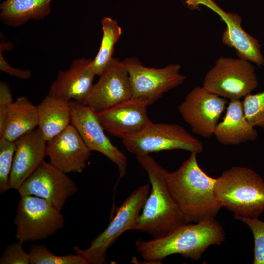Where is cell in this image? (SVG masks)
<instances>
[{
  "mask_svg": "<svg viewBox=\"0 0 264 264\" xmlns=\"http://www.w3.org/2000/svg\"><path fill=\"white\" fill-rule=\"evenodd\" d=\"M150 187L146 183L133 190L117 209L106 228L91 242L89 246L82 249L75 246V253L83 257L88 264L104 263L108 249L123 233L132 230L149 194Z\"/></svg>",
  "mask_w": 264,
  "mask_h": 264,
  "instance_id": "obj_5",
  "label": "cell"
},
{
  "mask_svg": "<svg viewBox=\"0 0 264 264\" xmlns=\"http://www.w3.org/2000/svg\"><path fill=\"white\" fill-rule=\"evenodd\" d=\"M70 106L71 124L77 130L91 152L102 154L117 166L119 180L127 172L126 155L106 135L96 112L92 108L74 100L70 101Z\"/></svg>",
  "mask_w": 264,
  "mask_h": 264,
  "instance_id": "obj_10",
  "label": "cell"
},
{
  "mask_svg": "<svg viewBox=\"0 0 264 264\" xmlns=\"http://www.w3.org/2000/svg\"><path fill=\"white\" fill-rule=\"evenodd\" d=\"M147 106L146 103L132 98L96 113L106 131L123 139L152 122L147 114Z\"/></svg>",
  "mask_w": 264,
  "mask_h": 264,
  "instance_id": "obj_16",
  "label": "cell"
},
{
  "mask_svg": "<svg viewBox=\"0 0 264 264\" xmlns=\"http://www.w3.org/2000/svg\"><path fill=\"white\" fill-rule=\"evenodd\" d=\"M122 62L129 75L132 98L143 101L148 106L180 86L186 79L180 73L181 66L178 64L156 68L144 66L135 57H127Z\"/></svg>",
  "mask_w": 264,
  "mask_h": 264,
  "instance_id": "obj_9",
  "label": "cell"
},
{
  "mask_svg": "<svg viewBox=\"0 0 264 264\" xmlns=\"http://www.w3.org/2000/svg\"><path fill=\"white\" fill-rule=\"evenodd\" d=\"M197 154L191 153L176 170L166 175L169 191L187 223L214 218L222 208L215 193L216 178L201 169Z\"/></svg>",
  "mask_w": 264,
  "mask_h": 264,
  "instance_id": "obj_1",
  "label": "cell"
},
{
  "mask_svg": "<svg viewBox=\"0 0 264 264\" xmlns=\"http://www.w3.org/2000/svg\"><path fill=\"white\" fill-rule=\"evenodd\" d=\"M15 237L22 243L45 240L64 226L65 219L46 200L34 196H21L14 219Z\"/></svg>",
  "mask_w": 264,
  "mask_h": 264,
  "instance_id": "obj_8",
  "label": "cell"
},
{
  "mask_svg": "<svg viewBox=\"0 0 264 264\" xmlns=\"http://www.w3.org/2000/svg\"><path fill=\"white\" fill-rule=\"evenodd\" d=\"M37 108L38 128L47 141L71 124L70 101L48 94L37 105Z\"/></svg>",
  "mask_w": 264,
  "mask_h": 264,
  "instance_id": "obj_20",
  "label": "cell"
},
{
  "mask_svg": "<svg viewBox=\"0 0 264 264\" xmlns=\"http://www.w3.org/2000/svg\"><path fill=\"white\" fill-rule=\"evenodd\" d=\"M225 236L222 226L214 218L195 224L186 223L149 241L138 239L135 245L147 263L160 264L166 257L176 254L198 261L210 245L222 243Z\"/></svg>",
  "mask_w": 264,
  "mask_h": 264,
  "instance_id": "obj_2",
  "label": "cell"
},
{
  "mask_svg": "<svg viewBox=\"0 0 264 264\" xmlns=\"http://www.w3.org/2000/svg\"><path fill=\"white\" fill-rule=\"evenodd\" d=\"M9 85L4 81L0 82V137L4 134L8 107L13 102Z\"/></svg>",
  "mask_w": 264,
  "mask_h": 264,
  "instance_id": "obj_29",
  "label": "cell"
},
{
  "mask_svg": "<svg viewBox=\"0 0 264 264\" xmlns=\"http://www.w3.org/2000/svg\"><path fill=\"white\" fill-rule=\"evenodd\" d=\"M228 104L225 98L202 87H196L185 96L178 110L192 132L204 138L214 135L220 117Z\"/></svg>",
  "mask_w": 264,
  "mask_h": 264,
  "instance_id": "obj_11",
  "label": "cell"
},
{
  "mask_svg": "<svg viewBox=\"0 0 264 264\" xmlns=\"http://www.w3.org/2000/svg\"><path fill=\"white\" fill-rule=\"evenodd\" d=\"M122 142L135 155L174 150L198 154L203 149L200 140L177 124L152 122L140 132L123 139Z\"/></svg>",
  "mask_w": 264,
  "mask_h": 264,
  "instance_id": "obj_7",
  "label": "cell"
},
{
  "mask_svg": "<svg viewBox=\"0 0 264 264\" xmlns=\"http://www.w3.org/2000/svg\"><path fill=\"white\" fill-rule=\"evenodd\" d=\"M222 121L218 123L214 135L222 145H239L255 141L258 136L256 129L246 118L242 101L230 100Z\"/></svg>",
  "mask_w": 264,
  "mask_h": 264,
  "instance_id": "obj_19",
  "label": "cell"
},
{
  "mask_svg": "<svg viewBox=\"0 0 264 264\" xmlns=\"http://www.w3.org/2000/svg\"><path fill=\"white\" fill-rule=\"evenodd\" d=\"M183 0L186 6L192 10L198 9V6L202 5L207 7L220 17L226 25L222 34V42L235 49L238 57L258 66L264 64V57L259 41L243 29L242 19L239 15L225 12L218 6L214 0Z\"/></svg>",
  "mask_w": 264,
  "mask_h": 264,
  "instance_id": "obj_14",
  "label": "cell"
},
{
  "mask_svg": "<svg viewBox=\"0 0 264 264\" xmlns=\"http://www.w3.org/2000/svg\"><path fill=\"white\" fill-rule=\"evenodd\" d=\"M91 154L80 134L71 124L47 141L46 156L49 162L66 174L82 173Z\"/></svg>",
  "mask_w": 264,
  "mask_h": 264,
  "instance_id": "obj_15",
  "label": "cell"
},
{
  "mask_svg": "<svg viewBox=\"0 0 264 264\" xmlns=\"http://www.w3.org/2000/svg\"><path fill=\"white\" fill-rule=\"evenodd\" d=\"M15 151V143L0 137V193L10 189L9 181Z\"/></svg>",
  "mask_w": 264,
  "mask_h": 264,
  "instance_id": "obj_25",
  "label": "cell"
},
{
  "mask_svg": "<svg viewBox=\"0 0 264 264\" xmlns=\"http://www.w3.org/2000/svg\"><path fill=\"white\" fill-rule=\"evenodd\" d=\"M53 0H5L0 5V18L5 25L17 27L31 20H41L51 12Z\"/></svg>",
  "mask_w": 264,
  "mask_h": 264,
  "instance_id": "obj_21",
  "label": "cell"
},
{
  "mask_svg": "<svg viewBox=\"0 0 264 264\" xmlns=\"http://www.w3.org/2000/svg\"><path fill=\"white\" fill-rule=\"evenodd\" d=\"M103 34L99 50L92 59V65L96 75L100 76L113 58L114 45L122 34L117 22L109 17L101 20Z\"/></svg>",
  "mask_w": 264,
  "mask_h": 264,
  "instance_id": "obj_23",
  "label": "cell"
},
{
  "mask_svg": "<svg viewBox=\"0 0 264 264\" xmlns=\"http://www.w3.org/2000/svg\"><path fill=\"white\" fill-rule=\"evenodd\" d=\"M20 196L42 198L61 211L68 198L78 191L67 174L44 161L17 190Z\"/></svg>",
  "mask_w": 264,
  "mask_h": 264,
  "instance_id": "obj_12",
  "label": "cell"
},
{
  "mask_svg": "<svg viewBox=\"0 0 264 264\" xmlns=\"http://www.w3.org/2000/svg\"><path fill=\"white\" fill-rule=\"evenodd\" d=\"M91 59L80 58L73 61L67 70L58 71L48 94L65 101L74 100L83 104L94 85L96 74Z\"/></svg>",
  "mask_w": 264,
  "mask_h": 264,
  "instance_id": "obj_17",
  "label": "cell"
},
{
  "mask_svg": "<svg viewBox=\"0 0 264 264\" xmlns=\"http://www.w3.org/2000/svg\"><path fill=\"white\" fill-rule=\"evenodd\" d=\"M38 126L37 106L26 96H20L9 106L4 137L15 141Z\"/></svg>",
  "mask_w": 264,
  "mask_h": 264,
  "instance_id": "obj_22",
  "label": "cell"
},
{
  "mask_svg": "<svg viewBox=\"0 0 264 264\" xmlns=\"http://www.w3.org/2000/svg\"><path fill=\"white\" fill-rule=\"evenodd\" d=\"M136 158L148 174L151 190L132 230L157 238L187 223L168 188V171L150 154L136 155Z\"/></svg>",
  "mask_w": 264,
  "mask_h": 264,
  "instance_id": "obj_3",
  "label": "cell"
},
{
  "mask_svg": "<svg viewBox=\"0 0 264 264\" xmlns=\"http://www.w3.org/2000/svg\"><path fill=\"white\" fill-rule=\"evenodd\" d=\"M21 242L9 244L0 258V264H30L28 253L22 248Z\"/></svg>",
  "mask_w": 264,
  "mask_h": 264,
  "instance_id": "obj_28",
  "label": "cell"
},
{
  "mask_svg": "<svg viewBox=\"0 0 264 264\" xmlns=\"http://www.w3.org/2000/svg\"><path fill=\"white\" fill-rule=\"evenodd\" d=\"M3 50L0 49V70L8 74L22 79H28L32 75V72L29 70H23L18 68H15L11 66L4 59L2 52Z\"/></svg>",
  "mask_w": 264,
  "mask_h": 264,
  "instance_id": "obj_30",
  "label": "cell"
},
{
  "mask_svg": "<svg viewBox=\"0 0 264 264\" xmlns=\"http://www.w3.org/2000/svg\"><path fill=\"white\" fill-rule=\"evenodd\" d=\"M215 193L221 207L243 218L257 219L264 211V181L252 169L235 166L215 179Z\"/></svg>",
  "mask_w": 264,
  "mask_h": 264,
  "instance_id": "obj_4",
  "label": "cell"
},
{
  "mask_svg": "<svg viewBox=\"0 0 264 264\" xmlns=\"http://www.w3.org/2000/svg\"><path fill=\"white\" fill-rule=\"evenodd\" d=\"M235 219L248 225L253 234L254 247V264H264V221L257 219L246 218L234 215Z\"/></svg>",
  "mask_w": 264,
  "mask_h": 264,
  "instance_id": "obj_27",
  "label": "cell"
},
{
  "mask_svg": "<svg viewBox=\"0 0 264 264\" xmlns=\"http://www.w3.org/2000/svg\"><path fill=\"white\" fill-rule=\"evenodd\" d=\"M219 0V1H221V0Z\"/></svg>",
  "mask_w": 264,
  "mask_h": 264,
  "instance_id": "obj_31",
  "label": "cell"
},
{
  "mask_svg": "<svg viewBox=\"0 0 264 264\" xmlns=\"http://www.w3.org/2000/svg\"><path fill=\"white\" fill-rule=\"evenodd\" d=\"M253 64L239 57H220L206 73L202 87L230 101L240 100L258 86Z\"/></svg>",
  "mask_w": 264,
  "mask_h": 264,
  "instance_id": "obj_6",
  "label": "cell"
},
{
  "mask_svg": "<svg viewBox=\"0 0 264 264\" xmlns=\"http://www.w3.org/2000/svg\"><path fill=\"white\" fill-rule=\"evenodd\" d=\"M83 103L100 112L132 98L128 72L122 61L113 58Z\"/></svg>",
  "mask_w": 264,
  "mask_h": 264,
  "instance_id": "obj_13",
  "label": "cell"
},
{
  "mask_svg": "<svg viewBox=\"0 0 264 264\" xmlns=\"http://www.w3.org/2000/svg\"><path fill=\"white\" fill-rule=\"evenodd\" d=\"M245 116L254 127L264 129V90L249 94L242 101Z\"/></svg>",
  "mask_w": 264,
  "mask_h": 264,
  "instance_id": "obj_26",
  "label": "cell"
},
{
  "mask_svg": "<svg viewBox=\"0 0 264 264\" xmlns=\"http://www.w3.org/2000/svg\"><path fill=\"white\" fill-rule=\"evenodd\" d=\"M15 151L10 175V189L18 190L44 161L47 141L39 129L24 134L16 141Z\"/></svg>",
  "mask_w": 264,
  "mask_h": 264,
  "instance_id": "obj_18",
  "label": "cell"
},
{
  "mask_svg": "<svg viewBox=\"0 0 264 264\" xmlns=\"http://www.w3.org/2000/svg\"><path fill=\"white\" fill-rule=\"evenodd\" d=\"M28 253L30 264H88L79 254L58 256L52 253L44 245L39 243L31 245Z\"/></svg>",
  "mask_w": 264,
  "mask_h": 264,
  "instance_id": "obj_24",
  "label": "cell"
}]
</instances>
